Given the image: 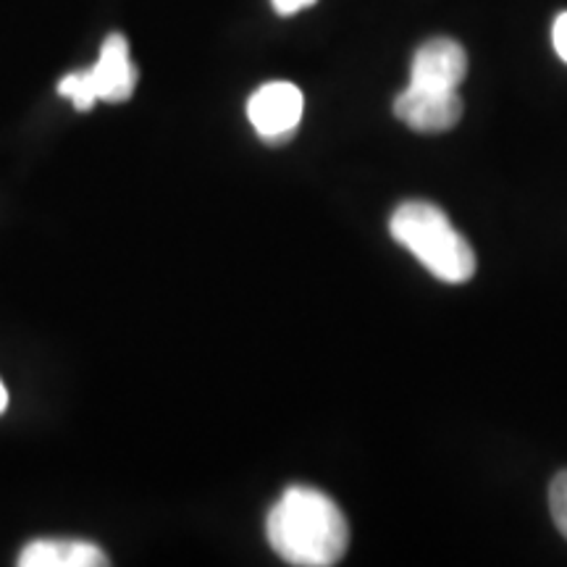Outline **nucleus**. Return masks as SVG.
<instances>
[{"label": "nucleus", "mask_w": 567, "mask_h": 567, "mask_svg": "<svg viewBox=\"0 0 567 567\" xmlns=\"http://www.w3.org/2000/svg\"><path fill=\"white\" fill-rule=\"evenodd\" d=\"M266 536L284 563L297 567H331L350 547V526L331 496L310 486L281 494L266 517Z\"/></svg>", "instance_id": "nucleus-1"}, {"label": "nucleus", "mask_w": 567, "mask_h": 567, "mask_svg": "<svg viewBox=\"0 0 567 567\" xmlns=\"http://www.w3.org/2000/svg\"><path fill=\"white\" fill-rule=\"evenodd\" d=\"M394 243L415 255L431 276L446 284H465L476 274V255L446 213L423 200L402 203L389 221Z\"/></svg>", "instance_id": "nucleus-2"}, {"label": "nucleus", "mask_w": 567, "mask_h": 567, "mask_svg": "<svg viewBox=\"0 0 567 567\" xmlns=\"http://www.w3.org/2000/svg\"><path fill=\"white\" fill-rule=\"evenodd\" d=\"M134 84H137V69L130 59V42H126L124 34H111L103 42L95 66L63 76L59 82V92L74 103L76 111H90L97 101H130Z\"/></svg>", "instance_id": "nucleus-3"}, {"label": "nucleus", "mask_w": 567, "mask_h": 567, "mask_svg": "<svg viewBox=\"0 0 567 567\" xmlns=\"http://www.w3.org/2000/svg\"><path fill=\"white\" fill-rule=\"evenodd\" d=\"M302 92L292 82H268L247 103V118L266 142H284L297 132L302 118Z\"/></svg>", "instance_id": "nucleus-4"}, {"label": "nucleus", "mask_w": 567, "mask_h": 567, "mask_svg": "<svg viewBox=\"0 0 567 567\" xmlns=\"http://www.w3.org/2000/svg\"><path fill=\"white\" fill-rule=\"evenodd\" d=\"M394 116L402 124H408L413 132L436 134L452 130L463 116V97L457 92L442 90H423L408 84L396 95Z\"/></svg>", "instance_id": "nucleus-5"}, {"label": "nucleus", "mask_w": 567, "mask_h": 567, "mask_svg": "<svg viewBox=\"0 0 567 567\" xmlns=\"http://www.w3.org/2000/svg\"><path fill=\"white\" fill-rule=\"evenodd\" d=\"M467 74V55L460 42L436 38L423 42L410 63V84L423 90L457 92Z\"/></svg>", "instance_id": "nucleus-6"}, {"label": "nucleus", "mask_w": 567, "mask_h": 567, "mask_svg": "<svg viewBox=\"0 0 567 567\" xmlns=\"http://www.w3.org/2000/svg\"><path fill=\"white\" fill-rule=\"evenodd\" d=\"M21 567H101L109 565L105 551L80 538H38L19 555Z\"/></svg>", "instance_id": "nucleus-7"}, {"label": "nucleus", "mask_w": 567, "mask_h": 567, "mask_svg": "<svg viewBox=\"0 0 567 567\" xmlns=\"http://www.w3.org/2000/svg\"><path fill=\"white\" fill-rule=\"evenodd\" d=\"M549 509L555 517V526L559 534L567 538V471L557 473L555 481L549 486Z\"/></svg>", "instance_id": "nucleus-8"}, {"label": "nucleus", "mask_w": 567, "mask_h": 567, "mask_svg": "<svg viewBox=\"0 0 567 567\" xmlns=\"http://www.w3.org/2000/svg\"><path fill=\"white\" fill-rule=\"evenodd\" d=\"M551 42H555V51L559 59L567 63V11L557 17L555 30H551Z\"/></svg>", "instance_id": "nucleus-9"}, {"label": "nucleus", "mask_w": 567, "mask_h": 567, "mask_svg": "<svg viewBox=\"0 0 567 567\" xmlns=\"http://www.w3.org/2000/svg\"><path fill=\"white\" fill-rule=\"evenodd\" d=\"M271 3L276 13H281V17H292V13H300L302 9H310L316 0H271Z\"/></svg>", "instance_id": "nucleus-10"}, {"label": "nucleus", "mask_w": 567, "mask_h": 567, "mask_svg": "<svg viewBox=\"0 0 567 567\" xmlns=\"http://www.w3.org/2000/svg\"><path fill=\"white\" fill-rule=\"evenodd\" d=\"M6 408H9V392H6L3 381H0V415L6 413Z\"/></svg>", "instance_id": "nucleus-11"}]
</instances>
